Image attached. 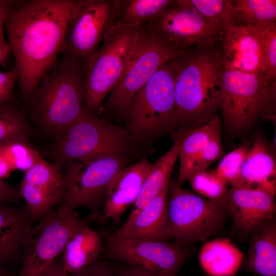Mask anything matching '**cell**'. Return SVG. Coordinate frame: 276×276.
Wrapping results in <instances>:
<instances>
[{"label": "cell", "instance_id": "obj_1", "mask_svg": "<svg viewBox=\"0 0 276 276\" xmlns=\"http://www.w3.org/2000/svg\"><path fill=\"white\" fill-rule=\"evenodd\" d=\"M75 0L12 1L4 25L26 102L61 51Z\"/></svg>", "mask_w": 276, "mask_h": 276}, {"label": "cell", "instance_id": "obj_2", "mask_svg": "<svg viewBox=\"0 0 276 276\" xmlns=\"http://www.w3.org/2000/svg\"><path fill=\"white\" fill-rule=\"evenodd\" d=\"M220 43L181 57L174 87V130L200 127L218 113L224 70Z\"/></svg>", "mask_w": 276, "mask_h": 276}, {"label": "cell", "instance_id": "obj_3", "mask_svg": "<svg viewBox=\"0 0 276 276\" xmlns=\"http://www.w3.org/2000/svg\"><path fill=\"white\" fill-rule=\"evenodd\" d=\"M83 72L80 61L63 54L27 102L29 118L55 138L85 113Z\"/></svg>", "mask_w": 276, "mask_h": 276}, {"label": "cell", "instance_id": "obj_4", "mask_svg": "<svg viewBox=\"0 0 276 276\" xmlns=\"http://www.w3.org/2000/svg\"><path fill=\"white\" fill-rule=\"evenodd\" d=\"M182 57L164 63L133 98L127 118L133 143H149L175 130L174 87Z\"/></svg>", "mask_w": 276, "mask_h": 276}, {"label": "cell", "instance_id": "obj_5", "mask_svg": "<svg viewBox=\"0 0 276 276\" xmlns=\"http://www.w3.org/2000/svg\"><path fill=\"white\" fill-rule=\"evenodd\" d=\"M142 29L116 23L83 66L85 113L99 116L105 97L119 81L143 37Z\"/></svg>", "mask_w": 276, "mask_h": 276}, {"label": "cell", "instance_id": "obj_6", "mask_svg": "<svg viewBox=\"0 0 276 276\" xmlns=\"http://www.w3.org/2000/svg\"><path fill=\"white\" fill-rule=\"evenodd\" d=\"M275 81L264 73L223 70L221 78V110L224 126L240 133L260 117L273 119Z\"/></svg>", "mask_w": 276, "mask_h": 276}, {"label": "cell", "instance_id": "obj_7", "mask_svg": "<svg viewBox=\"0 0 276 276\" xmlns=\"http://www.w3.org/2000/svg\"><path fill=\"white\" fill-rule=\"evenodd\" d=\"M133 146L127 128L84 113L55 137L51 151L61 167L73 161L128 155Z\"/></svg>", "mask_w": 276, "mask_h": 276}, {"label": "cell", "instance_id": "obj_8", "mask_svg": "<svg viewBox=\"0 0 276 276\" xmlns=\"http://www.w3.org/2000/svg\"><path fill=\"white\" fill-rule=\"evenodd\" d=\"M226 202L204 198L169 182L167 240L186 246L206 241L221 234L227 219Z\"/></svg>", "mask_w": 276, "mask_h": 276}, {"label": "cell", "instance_id": "obj_9", "mask_svg": "<svg viewBox=\"0 0 276 276\" xmlns=\"http://www.w3.org/2000/svg\"><path fill=\"white\" fill-rule=\"evenodd\" d=\"M99 213L79 218L75 210L64 205L54 209L33 225L26 236L18 276H42L61 254L74 231L98 222Z\"/></svg>", "mask_w": 276, "mask_h": 276}, {"label": "cell", "instance_id": "obj_10", "mask_svg": "<svg viewBox=\"0 0 276 276\" xmlns=\"http://www.w3.org/2000/svg\"><path fill=\"white\" fill-rule=\"evenodd\" d=\"M141 29L169 47L184 52L214 46L221 42L224 34L221 22L206 19L188 0H174Z\"/></svg>", "mask_w": 276, "mask_h": 276}, {"label": "cell", "instance_id": "obj_11", "mask_svg": "<svg viewBox=\"0 0 276 276\" xmlns=\"http://www.w3.org/2000/svg\"><path fill=\"white\" fill-rule=\"evenodd\" d=\"M103 240L104 258L122 262L152 276H177L195 248L167 240L118 238L107 228L98 231Z\"/></svg>", "mask_w": 276, "mask_h": 276}, {"label": "cell", "instance_id": "obj_12", "mask_svg": "<svg viewBox=\"0 0 276 276\" xmlns=\"http://www.w3.org/2000/svg\"><path fill=\"white\" fill-rule=\"evenodd\" d=\"M128 155H118L69 162L65 166L61 204L75 210L87 208L99 213L104 206L108 187L126 167Z\"/></svg>", "mask_w": 276, "mask_h": 276}, {"label": "cell", "instance_id": "obj_13", "mask_svg": "<svg viewBox=\"0 0 276 276\" xmlns=\"http://www.w3.org/2000/svg\"><path fill=\"white\" fill-rule=\"evenodd\" d=\"M120 0H75L61 52L83 66L117 20Z\"/></svg>", "mask_w": 276, "mask_h": 276}, {"label": "cell", "instance_id": "obj_14", "mask_svg": "<svg viewBox=\"0 0 276 276\" xmlns=\"http://www.w3.org/2000/svg\"><path fill=\"white\" fill-rule=\"evenodd\" d=\"M144 32L140 45L105 103L116 115L126 119L133 98L155 72L167 61L191 52L172 49Z\"/></svg>", "mask_w": 276, "mask_h": 276}, {"label": "cell", "instance_id": "obj_15", "mask_svg": "<svg viewBox=\"0 0 276 276\" xmlns=\"http://www.w3.org/2000/svg\"><path fill=\"white\" fill-rule=\"evenodd\" d=\"M275 195L261 189L231 186L226 206L232 221V238L244 243L263 220L275 216Z\"/></svg>", "mask_w": 276, "mask_h": 276}, {"label": "cell", "instance_id": "obj_16", "mask_svg": "<svg viewBox=\"0 0 276 276\" xmlns=\"http://www.w3.org/2000/svg\"><path fill=\"white\" fill-rule=\"evenodd\" d=\"M152 164L146 157L119 171L111 180L107 190L99 223L108 220L118 222L128 208L133 204L149 174Z\"/></svg>", "mask_w": 276, "mask_h": 276}, {"label": "cell", "instance_id": "obj_17", "mask_svg": "<svg viewBox=\"0 0 276 276\" xmlns=\"http://www.w3.org/2000/svg\"><path fill=\"white\" fill-rule=\"evenodd\" d=\"M220 44L224 70L266 74L258 41L248 26H225Z\"/></svg>", "mask_w": 276, "mask_h": 276}, {"label": "cell", "instance_id": "obj_18", "mask_svg": "<svg viewBox=\"0 0 276 276\" xmlns=\"http://www.w3.org/2000/svg\"><path fill=\"white\" fill-rule=\"evenodd\" d=\"M169 185L144 206L132 220L125 222L116 236L124 239L167 240Z\"/></svg>", "mask_w": 276, "mask_h": 276}, {"label": "cell", "instance_id": "obj_19", "mask_svg": "<svg viewBox=\"0 0 276 276\" xmlns=\"http://www.w3.org/2000/svg\"><path fill=\"white\" fill-rule=\"evenodd\" d=\"M248 241V250L240 268L256 276H276L275 216L260 223Z\"/></svg>", "mask_w": 276, "mask_h": 276}, {"label": "cell", "instance_id": "obj_20", "mask_svg": "<svg viewBox=\"0 0 276 276\" xmlns=\"http://www.w3.org/2000/svg\"><path fill=\"white\" fill-rule=\"evenodd\" d=\"M33 222L26 206L0 204V265L21 260L24 239Z\"/></svg>", "mask_w": 276, "mask_h": 276}, {"label": "cell", "instance_id": "obj_21", "mask_svg": "<svg viewBox=\"0 0 276 276\" xmlns=\"http://www.w3.org/2000/svg\"><path fill=\"white\" fill-rule=\"evenodd\" d=\"M275 178L274 156L265 139L257 135L241 167L236 187L261 189L275 195Z\"/></svg>", "mask_w": 276, "mask_h": 276}, {"label": "cell", "instance_id": "obj_22", "mask_svg": "<svg viewBox=\"0 0 276 276\" xmlns=\"http://www.w3.org/2000/svg\"><path fill=\"white\" fill-rule=\"evenodd\" d=\"M103 248V238L89 225L79 227L67 241L61 258L68 273L78 271L99 259Z\"/></svg>", "mask_w": 276, "mask_h": 276}, {"label": "cell", "instance_id": "obj_23", "mask_svg": "<svg viewBox=\"0 0 276 276\" xmlns=\"http://www.w3.org/2000/svg\"><path fill=\"white\" fill-rule=\"evenodd\" d=\"M244 254L227 239L206 242L199 255L200 264L210 276H233L240 268Z\"/></svg>", "mask_w": 276, "mask_h": 276}, {"label": "cell", "instance_id": "obj_24", "mask_svg": "<svg viewBox=\"0 0 276 276\" xmlns=\"http://www.w3.org/2000/svg\"><path fill=\"white\" fill-rule=\"evenodd\" d=\"M221 124L217 113L200 127L186 130H176L171 133L174 142L178 146L180 166L177 178L183 174L191 162L211 140L221 134Z\"/></svg>", "mask_w": 276, "mask_h": 276}, {"label": "cell", "instance_id": "obj_25", "mask_svg": "<svg viewBox=\"0 0 276 276\" xmlns=\"http://www.w3.org/2000/svg\"><path fill=\"white\" fill-rule=\"evenodd\" d=\"M177 158L178 146L174 142L170 149L152 164L126 222L132 220L144 206L169 185L170 177Z\"/></svg>", "mask_w": 276, "mask_h": 276}, {"label": "cell", "instance_id": "obj_26", "mask_svg": "<svg viewBox=\"0 0 276 276\" xmlns=\"http://www.w3.org/2000/svg\"><path fill=\"white\" fill-rule=\"evenodd\" d=\"M173 2L174 0H120L116 24L128 29H141Z\"/></svg>", "mask_w": 276, "mask_h": 276}, {"label": "cell", "instance_id": "obj_27", "mask_svg": "<svg viewBox=\"0 0 276 276\" xmlns=\"http://www.w3.org/2000/svg\"><path fill=\"white\" fill-rule=\"evenodd\" d=\"M32 129L21 109L11 102H0V144H30Z\"/></svg>", "mask_w": 276, "mask_h": 276}, {"label": "cell", "instance_id": "obj_28", "mask_svg": "<svg viewBox=\"0 0 276 276\" xmlns=\"http://www.w3.org/2000/svg\"><path fill=\"white\" fill-rule=\"evenodd\" d=\"M22 181L41 189L57 203L61 202L64 176L57 164H50L41 159L25 172Z\"/></svg>", "mask_w": 276, "mask_h": 276}, {"label": "cell", "instance_id": "obj_29", "mask_svg": "<svg viewBox=\"0 0 276 276\" xmlns=\"http://www.w3.org/2000/svg\"><path fill=\"white\" fill-rule=\"evenodd\" d=\"M232 24L245 26L276 21L275 0H230Z\"/></svg>", "mask_w": 276, "mask_h": 276}, {"label": "cell", "instance_id": "obj_30", "mask_svg": "<svg viewBox=\"0 0 276 276\" xmlns=\"http://www.w3.org/2000/svg\"><path fill=\"white\" fill-rule=\"evenodd\" d=\"M258 41L266 75L271 81L276 78V21L248 26Z\"/></svg>", "mask_w": 276, "mask_h": 276}, {"label": "cell", "instance_id": "obj_31", "mask_svg": "<svg viewBox=\"0 0 276 276\" xmlns=\"http://www.w3.org/2000/svg\"><path fill=\"white\" fill-rule=\"evenodd\" d=\"M193 190L199 196L217 202H226L229 188L214 171L196 173L189 179Z\"/></svg>", "mask_w": 276, "mask_h": 276}, {"label": "cell", "instance_id": "obj_32", "mask_svg": "<svg viewBox=\"0 0 276 276\" xmlns=\"http://www.w3.org/2000/svg\"><path fill=\"white\" fill-rule=\"evenodd\" d=\"M26 202V207L34 220H40L58 204L41 189L22 180L18 189Z\"/></svg>", "mask_w": 276, "mask_h": 276}, {"label": "cell", "instance_id": "obj_33", "mask_svg": "<svg viewBox=\"0 0 276 276\" xmlns=\"http://www.w3.org/2000/svg\"><path fill=\"white\" fill-rule=\"evenodd\" d=\"M0 154L13 170L25 172L42 159L30 144L21 142L0 144Z\"/></svg>", "mask_w": 276, "mask_h": 276}, {"label": "cell", "instance_id": "obj_34", "mask_svg": "<svg viewBox=\"0 0 276 276\" xmlns=\"http://www.w3.org/2000/svg\"><path fill=\"white\" fill-rule=\"evenodd\" d=\"M251 147L245 143L222 157L214 171L227 185L238 186L241 167Z\"/></svg>", "mask_w": 276, "mask_h": 276}, {"label": "cell", "instance_id": "obj_35", "mask_svg": "<svg viewBox=\"0 0 276 276\" xmlns=\"http://www.w3.org/2000/svg\"><path fill=\"white\" fill-rule=\"evenodd\" d=\"M225 155L221 134L213 138L203 150L191 162L183 174L175 180L178 185L188 181L193 174L206 170L208 167Z\"/></svg>", "mask_w": 276, "mask_h": 276}, {"label": "cell", "instance_id": "obj_36", "mask_svg": "<svg viewBox=\"0 0 276 276\" xmlns=\"http://www.w3.org/2000/svg\"><path fill=\"white\" fill-rule=\"evenodd\" d=\"M189 4L207 19L221 22L224 27L232 24L230 0H188Z\"/></svg>", "mask_w": 276, "mask_h": 276}, {"label": "cell", "instance_id": "obj_37", "mask_svg": "<svg viewBox=\"0 0 276 276\" xmlns=\"http://www.w3.org/2000/svg\"><path fill=\"white\" fill-rule=\"evenodd\" d=\"M70 276H116L109 263L105 260L98 259L83 269Z\"/></svg>", "mask_w": 276, "mask_h": 276}, {"label": "cell", "instance_id": "obj_38", "mask_svg": "<svg viewBox=\"0 0 276 276\" xmlns=\"http://www.w3.org/2000/svg\"><path fill=\"white\" fill-rule=\"evenodd\" d=\"M16 81L17 73L15 70L9 72L0 71V102L12 101Z\"/></svg>", "mask_w": 276, "mask_h": 276}, {"label": "cell", "instance_id": "obj_39", "mask_svg": "<svg viewBox=\"0 0 276 276\" xmlns=\"http://www.w3.org/2000/svg\"><path fill=\"white\" fill-rule=\"evenodd\" d=\"M20 197L18 190L0 179V204L17 201Z\"/></svg>", "mask_w": 276, "mask_h": 276}, {"label": "cell", "instance_id": "obj_40", "mask_svg": "<svg viewBox=\"0 0 276 276\" xmlns=\"http://www.w3.org/2000/svg\"><path fill=\"white\" fill-rule=\"evenodd\" d=\"M12 3V1L0 0V44L7 43L5 37L4 25Z\"/></svg>", "mask_w": 276, "mask_h": 276}, {"label": "cell", "instance_id": "obj_41", "mask_svg": "<svg viewBox=\"0 0 276 276\" xmlns=\"http://www.w3.org/2000/svg\"><path fill=\"white\" fill-rule=\"evenodd\" d=\"M42 276H70V274L64 268L61 259L58 257Z\"/></svg>", "mask_w": 276, "mask_h": 276}, {"label": "cell", "instance_id": "obj_42", "mask_svg": "<svg viewBox=\"0 0 276 276\" xmlns=\"http://www.w3.org/2000/svg\"><path fill=\"white\" fill-rule=\"evenodd\" d=\"M116 276H152L141 270L129 267L125 264L118 266L116 270Z\"/></svg>", "mask_w": 276, "mask_h": 276}, {"label": "cell", "instance_id": "obj_43", "mask_svg": "<svg viewBox=\"0 0 276 276\" xmlns=\"http://www.w3.org/2000/svg\"><path fill=\"white\" fill-rule=\"evenodd\" d=\"M13 171L7 160L0 154V179L3 180L9 176Z\"/></svg>", "mask_w": 276, "mask_h": 276}, {"label": "cell", "instance_id": "obj_44", "mask_svg": "<svg viewBox=\"0 0 276 276\" xmlns=\"http://www.w3.org/2000/svg\"><path fill=\"white\" fill-rule=\"evenodd\" d=\"M10 53L11 50L8 42L0 44V64L6 60Z\"/></svg>", "mask_w": 276, "mask_h": 276}, {"label": "cell", "instance_id": "obj_45", "mask_svg": "<svg viewBox=\"0 0 276 276\" xmlns=\"http://www.w3.org/2000/svg\"><path fill=\"white\" fill-rule=\"evenodd\" d=\"M0 276H11V275L5 266L0 265Z\"/></svg>", "mask_w": 276, "mask_h": 276}]
</instances>
